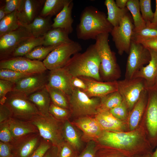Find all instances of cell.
Masks as SVG:
<instances>
[{
	"label": "cell",
	"mask_w": 157,
	"mask_h": 157,
	"mask_svg": "<svg viewBox=\"0 0 157 157\" xmlns=\"http://www.w3.org/2000/svg\"><path fill=\"white\" fill-rule=\"evenodd\" d=\"M113 26L106 14L92 6L86 7L81 13L76 28L78 39L95 40L99 35L111 32Z\"/></svg>",
	"instance_id": "6da1fadb"
},
{
	"label": "cell",
	"mask_w": 157,
	"mask_h": 157,
	"mask_svg": "<svg viewBox=\"0 0 157 157\" xmlns=\"http://www.w3.org/2000/svg\"><path fill=\"white\" fill-rule=\"evenodd\" d=\"M100 62L94 44L83 53L71 57L64 67L72 77H86L102 81L100 74Z\"/></svg>",
	"instance_id": "7a4b0ae2"
},
{
	"label": "cell",
	"mask_w": 157,
	"mask_h": 157,
	"mask_svg": "<svg viewBox=\"0 0 157 157\" xmlns=\"http://www.w3.org/2000/svg\"><path fill=\"white\" fill-rule=\"evenodd\" d=\"M109 33L99 35L96 37L95 47L100 60V74L101 81L110 82L117 81L121 76V71L115 53L108 43Z\"/></svg>",
	"instance_id": "3957f363"
},
{
	"label": "cell",
	"mask_w": 157,
	"mask_h": 157,
	"mask_svg": "<svg viewBox=\"0 0 157 157\" xmlns=\"http://www.w3.org/2000/svg\"><path fill=\"white\" fill-rule=\"evenodd\" d=\"M140 138L136 131L122 132L103 130L96 141L99 144L132 154Z\"/></svg>",
	"instance_id": "277c9868"
},
{
	"label": "cell",
	"mask_w": 157,
	"mask_h": 157,
	"mask_svg": "<svg viewBox=\"0 0 157 157\" xmlns=\"http://www.w3.org/2000/svg\"><path fill=\"white\" fill-rule=\"evenodd\" d=\"M69 99L70 110L74 117L94 116L98 113L100 98L90 97L80 89L74 88Z\"/></svg>",
	"instance_id": "5b68a950"
},
{
	"label": "cell",
	"mask_w": 157,
	"mask_h": 157,
	"mask_svg": "<svg viewBox=\"0 0 157 157\" xmlns=\"http://www.w3.org/2000/svg\"><path fill=\"white\" fill-rule=\"evenodd\" d=\"M4 103L10 109L13 118L31 121L35 117L40 115L27 96L21 93L13 91L9 92Z\"/></svg>",
	"instance_id": "8992f818"
},
{
	"label": "cell",
	"mask_w": 157,
	"mask_h": 157,
	"mask_svg": "<svg viewBox=\"0 0 157 157\" xmlns=\"http://www.w3.org/2000/svg\"><path fill=\"white\" fill-rule=\"evenodd\" d=\"M31 121L37 128L41 138L53 145L57 146L64 140L62 134L63 122L58 121L49 113L37 115Z\"/></svg>",
	"instance_id": "52a82bcc"
},
{
	"label": "cell",
	"mask_w": 157,
	"mask_h": 157,
	"mask_svg": "<svg viewBox=\"0 0 157 157\" xmlns=\"http://www.w3.org/2000/svg\"><path fill=\"white\" fill-rule=\"evenodd\" d=\"M82 49L81 45L76 42L62 43L51 52L42 62L49 71L63 68L72 55L80 52Z\"/></svg>",
	"instance_id": "ba28073f"
},
{
	"label": "cell",
	"mask_w": 157,
	"mask_h": 157,
	"mask_svg": "<svg viewBox=\"0 0 157 157\" xmlns=\"http://www.w3.org/2000/svg\"><path fill=\"white\" fill-rule=\"evenodd\" d=\"M128 54L125 78L130 79L144 65L149 63L151 54L148 49L132 40Z\"/></svg>",
	"instance_id": "9c48e42d"
},
{
	"label": "cell",
	"mask_w": 157,
	"mask_h": 157,
	"mask_svg": "<svg viewBox=\"0 0 157 157\" xmlns=\"http://www.w3.org/2000/svg\"><path fill=\"white\" fill-rule=\"evenodd\" d=\"M134 29L133 23L128 13L119 25L113 27L110 33L119 55L124 52L129 53Z\"/></svg>",
	"instance_id": "30bf717a"
},
{
	"label": "cell",
	"mask_w": 157,
	"mask_h": 157,
	"mask_svg": "<svg viewBox=\"0 0 157 157\" xmlns=\"http://www.w3.org/2000/svg\"><path fill=\"white\" fill-rule=\"evenodd\" d=\"M33 37L27 29L22 25L0 37V60L10 57L16 49Z\"/></svg>",
	"instance_id": "8fae6325"
},
{
	"label": "cell",
	"mask_w": 157,
	"mask_h": 157,
	"mask_svg": "<svg viewBox=\"0 0 157 157\" xmlns=\"http://www.w3.org/2000/svg\"><path fill=\"white\" fill-rule=\"evenodd\" d=\"M117 91L128 108L132 110L142 92L147 89L144 80L140 78L117 81Z\"/></svg>",
	"instance_id": "7c38bea8"
},
{
	"label": "cell",
	"mask_w": 157,
	"mask_h": 157,
	"mask_svg": "<svg viewBox=\"0 0 157 157\" xmlns=\"http://www.w3.org/2000/svg\"><path fill=\"white\" fill-rule=\"evenodd\" d=\"M0 69L32 74L44 72L47 70L42 62L24 56L12 57L0 60Z\"/></svg>",
	"instance_id": "4fadbf2b"
},
{
	"label": "cell",
	"mask_w": 157,
	"mask_h": 157,
	"mask_svg": "<svg viewBox=\"0 0 157 157\" xmlns=\"http://www.w3.org/2000/svg\"><path fill=\"white\" fill-rule=\"evenodd\" d=\"M48 73L46 71L25 77L14 83L12 91L28 96L42 89L47 84Z\"/></svg>",
	"instance_id": "5bb4252c"
},
{
	"label": "cell",
	"mask_w": 157,
	"mask_h": 157,
	"mask_svg": "<svg viewBox=\"0 0 157 157\" xmlns=\"http://www.w3.org/2000/svg\"><path fill=\"white\" fill-rule=\"evenodd\" d=\"M42 138L39 133L16 140L11 144L13 157H30L38 147Z\"/></svg>",
	"instance_id": "9a60e30c"
},
{
	"label": "cell",
	"mask_w": 157,
	"mask_h": 157,
	"mask_svg": "<svg viewBox=\"0 0 157 157\" xmlns=\"http://www.w3.org/2000/svg\"><path fill=\"white\" fill-rule=\"evenodd\" d=\"M72 123L83 132L81 139L85 142L96 141L103 130L94 116H85L77 118Z\"/></svg>",
	"instance_id": "2e32d148"
},
{
	"label": "cell",
	"mask_w": 157,
	"mask_h": 157,
	"mask_svg": "<svg viewBox=\"0 0 157 157\" xmlns=\"http://www.w3.org/2000/svg\"><path fill=\"white\" fill-rule=\"evenodd\" d=\"M79 77L84 82L86 86V89L83 91L90 97L101 98L117 91V81L104 82L88 77Z\"/></svg>",
	"instance_id": "e0dca14e"
},
{
	"label": "cell",
	"mask_w": 157,
	"mask_h": 157,
	"mask_svg": "<svg viewBox=\"0 0 157 157\" xmlns=\"http://www.w3.org/2000/svg\"><path fill=\"white\" fill-rule=\"evenodd\" d=\"M72 77L64 67L49 71L46 86L59 89L69 96L74 88L71 83Z\"/></svg>",
	"instance_id": "ac0fdd59"
},
{
	"label": "cell",
	"mask_w": 157,
	"mask_h": 157,
	"mask_svg": "<svg viewBox=\"0 0 157 157\" xmlns=\"http://www.w3.org/2000/svg\"><path fill=\"white\" fill-rule=\"evenodd\" d=\"M149 49L151 54L150 60L147 65L142 68L133 78L143 79L148 90L155 87L157 82V50Z\"/></svg>",
	"instance_id": "d6986e66"
},
{
	"label": "cell",
	"mask_w": 157,
	"mask_h": 157,
	"mask_svg": "<svg viewBox=\"0 0 157 157\" xmlns=\"http://www.w3.org/2000/svg\"><path fill=\"white\" fill-rule=\"evenodd\" d=\"M44 0H22L19 7L16 10L17 18L22 26L31 23L37 16Z\"/></svg>",
	"instance_id": "ffe728a7"
},
{
	"label": "cell",
	"mask_w": 157,
	"mask_h": 157,
	"mask_svg": "<svg viewBox=\"0 0 157 157\" xmlns=\"http://www.w3.org/2000/svg\"><path fill=\"white\" fill-rule=\"evenodd\" d=\"M148 90L146 117L147 128L153 137L157 136V87Z\"/></svg>",
	"instance_id": "44dd1931"
},
{
	"label": "cell",
	"mask_w": 157,
	"mask_h": 157,
	"mask_svg": "<svg viewBox=\"0 0 157 157\" xmlns=\"http://www.w3.org/2000/svg\"><path fill=\"white\" fill-rule=\"evenodd\" d=\"M73 4L72 0H65L63 8L53 19L52 28L63 29L69 34L72 32L74 20L72 17V11Z\"/></svg>",
	"instance_id": "7402d4cb"
},
{
	"label": "cell",
	"mask_w": 157,
	"mask_h": 157,
	"mask_svg": "<svg viewBox=\"0 0 157 157\" xmlns=\"http://www.w3.org/2000/svg\"><path fill=\"white\" fill-rule=\"evenodd\" d=\"M7 122L15 140L29 134L39 133L37 128L31 121L11 117Z\"/></svg>",
	"instance_id": "603a6c76"
},
{
	"label": "cell",
	"mask_w": 157,
	"mask_h": 157,
	"mask_svg": "<svg viewBox=\"0 0 157 157\" xmlns=\"http://www.w3.org/2000/svg\"><path fill=\"white\" fill-rule=\"evenodd\" d=\"M103 130L119 131L124 127L120 120L113 116L108 110H99L94 116Z\"/></svg>",
	"instance_id": "cb8c5ba5"
},
{
	"label": "cell",
	"mask_w": 157,
	"mask_h": 157,
	"mask_svg": "<svg viewBox=\"0 0 157 157\" xmlns=\"http://www.w3.org/2000/svg\"><path fill=\"white\" fill-rule=\"evenodd\" d=\"M27 97L36 106L40 115H46L49 114V109L51 101L46 86Z\"/></svg>",
	"instance_id": "d4e9b609"
},
{
	"label": "cell",
	"mask_w": 157,
	"mask_h": 157,
	"mask_svg": "<svg viewBox=\"0 0 157 157\" xmlns=\"http://www.w3.org/2000/svg\"><path fill=\"white\" fill-rule=\"evenodd\" d=\"M62 134L64 140L79 153L82 147L81 136L75 126L69 120L63 122Z\"/></svg>",
	"instance_id": "484cf974"
},
{
	"label": "cell",
	"mask_w": 157,
	"mask_h": 157,
	"mask_svg": "<svg viewBox=\"0 0 157 157\" xmlns=\"http://www.w3.org/2000/svg\"><path fill=\"white\" fill-rule=\"evenodd\" d=\"M51 17L37 16L31 23L24 26L35 38L44 36L52 28Z\"/></svg>",
	"instance_id": "4316f807"
},
{
	"label": "cell",
	"mask_w": 157,
	"mask_h": 157,
	"mask_svg": "<svg viewBox=\"0 0 157 157\" xmlns=\"http://www.w3.org/2000/svg\"><path fill=\"white\" fill-rule=\"evenodd\" d=\"M148 90H145L132 109L129 117V124L133 131L138 126L145 108L146 103L148 101Z\"/></svg>",
	"instance_id": "83f0119b"
},
{
	"label": "cell",
	"mask_w": 157,
	"mask_h": 157,
	"mask_svg": "<svg viewBox=\"0 0 157 157\" xmlns=\"http://www.w3.org/2000/svg\"><path fill=\"white\" fill-rule=\"evenodd\" d=\"M69 34L63 29L52 28L44 36V43L43 45L49 46L72 42L74 41L69 38Z\"/></svg>",
	"instance_id": "f1b7e54d"
},
{
	"label": "cell",
	"mask_w": 157,
	"mask_h": 157,
	"mask_svg": "<svg viewBox=\"0 0 157 157\" xmlns=\"http://www.w3.org/2000/svg\"><path fill=\"white\" fill-rule=\"evenodd\" d=\"M104 4L107 9V20L113 27L118 26L128 13V10L126 7L123 9L119 8L114 0H106Z\"/></svg>",
	"instance_id": "f546056e"
},
{
	"label": "cell",
	"mask_w": 157,
	"mask_h": 157,
	"mask_svg": "<svg viewBox=\"0 0 157 157\" xmlns=\"http://www.w3.org/2000/svg\"><path fill=\"white\" fill-rule=\"evenodd\" d=\"M138 0H128L126 7L131 13L134 25V31H138L146 26L140 10Z\"/></svg>",
	"instance_id": "4dcf8cb0"
},
{
	"label": "cell",
	"mask_w": 157,
	"mask_h": 157,
	"mask_svg": "<svg viewBox=\"0 0 157 157\" xmlns=\"http://www.w3.org/2000/svg\"><path fill=\"white\" fill-rule=\"evenodd\" d=\"M44 43V36L38 38H32L16 49L11 57L24 56L35 47L43 45Z\"/></svg>",
	"instance_id": "1f68e13d"
},
{
	"label": "cell",
	"mask_w": 157,
	"mask_h": 157,
	"mask_svg": "<svg viewBox=\"0 0 157 157\" xmlns=\"http://www.w3.org/2000/svg\"><path fill=\"white\" fill-rule=\"evenodd\" d=\"M21 25L16 15V11L6 15L0 21V37L19 28Z\"/></svg>",
	"instance_id": "d6a6232c"
},
{
	"label": "cell",
	"mask_w": 157,
	"mask_h": 157,
	"mask_svg": "<svg viewBox=\"0 0 157 157\" xmlns=\"http://www.w3.org/2000/svg\"><path fill=\"white\" fill-rule=\"evenodd\" d=\"M65 0H46L40 15L43 17L56 16L63 8Z\"/></svg>",
	"instance_id": "836d02e7"
},
{
	"label": "cell",
	"mask_w": 157,
	"mask_h": 157,
	"mask_svg": "<svg viewBox=\"0 0 157 157\" xmlns=\"http://www.w3.org/2000/svg\"><path fill=\"white\" fill-rule=\"evenodd\" d=\"M51 100L54 105L70 109L69 96L62 91L54 88L46 86Z\"/></svg>",
	"instance_id": "e575fe53"
},
{
	"label": "cell",
	"mask_w": 157,
	"mask_h": 157,
	"mask_svg": "<svg viewBox=\"0 0 157 157\" xmlns=\"http://www.w3.org/2000/svg\"><path fill=\"white\" fill-rule=\"evenodd\" d=\"M122 101V98L117 91L110 93L100 98L99 110L109 111L120 105Z\"/></svg>",
	"instance_id": "d590c367"
},
{
	"label": "cell",
	"mask_w": 157,
	"mask_h": 157,
	"mask_svg": "<svg viewBox=\"0 0 157 157\" xmlns=\"http://www.w3.org/2000/svg\"><path fill=\"white\" fill-rule=\"evenodd\" d=\"M60 44L37 47L24 57L32 60H44L51 52Z\"/></svg>",
	"instance_id": "8d00e7d4"
},
{
	"label": "cell",
	"mask_w": 157,
	"mask_h": 157,
	"mask_svg": "<svg viewBox=\"0 0 157 157\" xmlns=\"http://www.w3.org/2000/svg\"><path fill=\"white\" fill-rule=\"evenodd\" d=\"M157 37V26H146L138 31H134L132 40L140 43L141 42Z\"/></svg>",
	"instance_id": "74e56055"
},
{
	"label": "cell",
	"mask_w": 157,
	"mask_h": 157,
	"mask_svg": "<svg viewBox=\"0 0 157 157\" xmlns=\"http://www.w3.org/2000/svg\"><path fill=\"white\" fill-rule=\"evenodd\" d=\"M33 74L19 72L10 69H0V79L7 80L14 83L25 77Z\"/></svg>",
	"instance_id": "f35d334b"
},
{
	"label": "cell",
	"mask_w": 157,
	"mask_h": 157,
	"mask_svg": "<svg viewBox=\"0 0 157 157\" xmlns=\"http://www.w3.org/2000/svg\"><path fill=\"white\" fill-rule=\"evenodd\" d=\"M49 113L58 121L62 122L69 120L72 116L69 109L57 106L51 103L49 111Z\"/></svg>",
	"instance_id": "ab89813d"
},
{
	"label": "cell",
	"mask_w": 157,
	"mask_h": 157,
	"mask_svg": "<svg viewBox=\"0 0 157 157\" xmlns=\"http://www.w3.org/2000/svg\"><path fill=\"white\" fill-rule=\"evenodd\" d=\"M139 5L142 17L146 24L149 25L153 19L154 13L153 12L150 0H140Z\"/></svg>",
	"instance_id": "60d3db41"
},
{
	"label": "cell",
	"mask_w": 157,
	"mask_h": 157,
	"mask_svg": "<svg viewBox=\"0 0 157 157\" xmlns=\"http://www.w3.org/2000/svg\"><path fill=\"white\" fill-rule=\"evenodd\" d=\"M58 157H77L79 153L64 140L57 146Z\"/></svg>",
	"instance_id": "b9f144b4"
},
{
	"label": "cell",
	"mask_w": 157,
	"mask_h": 157,
	"mask_svg": "<svg viewBox=\"0 0 157 157\" xmlns=\"http://www.w3.org/2000/svg\"><path fill=\"white\" fill-rule=\"evenodd\" d=\"M0 140L11 144L15 141L9 128L7 121L0 123Z\"/></svg>",
	"instance_id": "7bdbcfd3"
},
{
	"label": "cell",
	"mask_w": 157,
	"mask_h": 157,
	"mask_svg": "<svg viewBox=\"0 0 157 157\" xmlns=\"http://www.w3.org/2000/svg\"><path fill=\"white\" fill-rule=\"evenodd\" d=\"M98 145L99 144L95 141L89 142L77 157H96V154Z\"/></svg>",
	"instance_id": "ee69618b"
},
{
	"label": "cell",
	"mask_w": 157,
	"mask_h": 157,
	"mask_svg": "<svg viewBox=\"0 0 157 157\" xmlns=\"http://www.w3.org/2000/svg\"><path fill=\"white\" fill-rule=\"evenodd\" d=\"M105 146L106 148H102L99 144L96 154V157H123L119 153L116 152L117 149Z\"/></svg>",
	"instance_id": "f6af8a7d"
},
{
	"label": "cell",
	"mask_w": 157,
	"mask_h": 157,
	"mask_svg": "<svg viewBox=\"0 0 157 157\" xmlns=\"http://www.w3.org/2000/svg\"><path fill=\"white\" fill-rule=\"evenodd\" d=\"M14 83L7 80L0 79V104H3L7 94L12 91Z\"/></svg>",
	"instance_id": "bcb514c9"
},
{
	"label": "cell",
	"mask_w": 157,
	"mask_h": 157,
	"mask_svg": "<svg viewBox=\"0 0 157 157\" xmlns=\"http://www.w3.org/2000/svg\"><path fill=\"white\" fill-rule=\"evenodd\" d=\"M128 107L125 103L123 100L118 106L109 110L115 117L119 119H124L126 118L128 113Z\"/></svg>",
	"instance_id": "7dc6e473"
},
{
	"label": "cell",
	"mask_w": 157,
	"mask_h": 157,
	"mask_svg": "<svg viewBox=\"0 0 157 157\" xmlns=\"http://www.w3.org/2000/svg\"><path fill=\"white\" fill-rule=\"evenodd\" d=\"M52 145L51 142L42 138L40 144L30 157H43Z\"/></svg>",
	"instance_id": "c3c4849f"
},
{
	"label": "cell",
	"mask_w": 157,
	"mask_h": 157,
	"mask_svg": "<svg viewBox=\"0 0 157 157\" xmlns=\"http://www.w3.org/2000/svg\"><path fill=\"white\" fill-rule=\"evenodd\" d=\"M22 0H6L4 9L6 15L16 11L19 7Z\"/></svg>",
	"instance_id": "681fc988"
},
{
	"label": "cell",
	"mask_w": 157,
	"mask_h": 157,
	"mask_svg": "<svg viewBox=\"0 0 157 157\" xmlns=\"http://www.w3.org/2000/svg\"><path fill=\"white\" fill-rule=\"evenodd\" d=\"M11 117L12 113L9 108L5 104H0V123L8 121Z\"/></svg>",
	"instance_id": "f907efd6"
},
{
	"label": "cell",
	"mask_w": 157,
	"mask_h": 157,
	"mask_svg": "<svg viewBox=\"0 0 157 157\" xmlns=\"http://www.w3.org/2000/svg\"><path fill=\"white\" fill-rule=\"evenodd\" d=\"M0 157H13L11 144L0 141Z\"/></svg>",
	"instance_id": "816d5d0a"
},
{
	"label": "cell",
	"mask_w": 157,
	"mask_h": 157,
	"mask_svg": "<svg viewBox=\"0 0 157 157\" xmlns=\"http://www.w3.org/2000/svg\"><path fill=\"white\" fill-rule=\"evenodd\" d=\"M71 85L74 88L79 89L83 91L85 90L86 86L84 82L79 77H72L71 81Z\"/></svg>",
	"instance_id": "f5cc1de1"
},
{
	"label": "cell",
	"mask_w": 157,
	"mask_h": 157,
	"mask_svg": "<svg viewBox=\"0 0 157 157\" xmlns=\"http://www.w3.org/2000/svg\"><path fill=\"white\" fill-rule=\"evenodd\" d=\"M148 49L157 50V37L140 43Z\"/></svg>",
	"instance_id": "db71d44e"
},
{
	"label": "cell",
	"mask_w": 157,
	"mask_h": 157,
	"mask_svg": "<svg viewBox=\"0 0 157 157\" xmlns=\"http://www.w3.org/2000/svg\"><path fill=\"white\" fill-rule=\"evenodd\" d=\"M43 157H58L57 146L52 145Z\"/></svg>",
	"instance_id": "11a10c76"
},
{
	"label": "cell",
	"mask_w": 157,
	"mask_h": 157,
	"mask_svg": "<svg viewBox=\"0 0 157 157\" xmlns=\"http://www.w3.org/2000/svg\"><path fill=\"white\" fill-rule=\"evenodd\" d=\"M128 1V0H116L115 2L119 8L123 9L126 7Z\"/></svg>",
	"instance_id": "9f6ffc18"
},
{
	"label": "cell",
	"mask_w": 157,
	"mask_h": 157,
	"mask_svg": "<svg viewBox=\"0 0 157 157\" xmlns=\"http://www.w3.org/2000/svg\"><path fill=\"white\" fill-rule=\"evenodd\" d=\"M156 8L152 21L151 24L147 26H157V0H156Z\"/></svg>",
	"instance_id": "6f0895ef"
},
{
	"label": "cell",
	"mask_w": 157,
	"mask_h": 157,
	"mask_svg": "<svg viewBox=\"0 0 157 157\" xmlns=\"http://www.w3.org/2000/svg\"><path fill=\"white\" fill-rule=\"evenodd\" d=\"M6 15L4 9V5L0 7V21L3 19Z\"/></svg>",
	"instance_id": "680465c9"
},
{
	"label": "cell",
	"mask_w": 157,
	"mask_h": 157,
	"mask_svg": "<svg viewBox=\"0 0 157 157\" xmlns=\"http://www.w3.org/2000/svg\"><path fill=\"white\" fill-rule=\"evenodd\" d=\"M152 157H157V148L155 151L152 154Z\"/></svg>",
	"instance_id": "91938a15"
},
{
	"label": "cell",
	"mask_w": 157,
	"mask_h": 157,
	"mask_svg": "<svg viewBox=\"0 0 157 157\" xmlns=\"http://www.w3.org/2000/svg\"><path fill=\"white\" fill-rule=\"evenodd\" d=\"M152 157V155H151L150 154H148L147 156H144V157Z\"/></svg>",
	"instance_id": "94428289"
},
{
	"label": "cell",
	"mask_w": 157,
	"mask_h": 157,
	"mask_svg": "<svg viewBox=\"0 0 157 157\" xmlns=\"http://www.w3.org/2000/svg\"><path fill=\"white\" fill-rule=\"evenodd\" d=\"M156 86L157 87V83H156Z\"/></svg>",
	"instance_id": "6125c7cd"
}]
</instances>
